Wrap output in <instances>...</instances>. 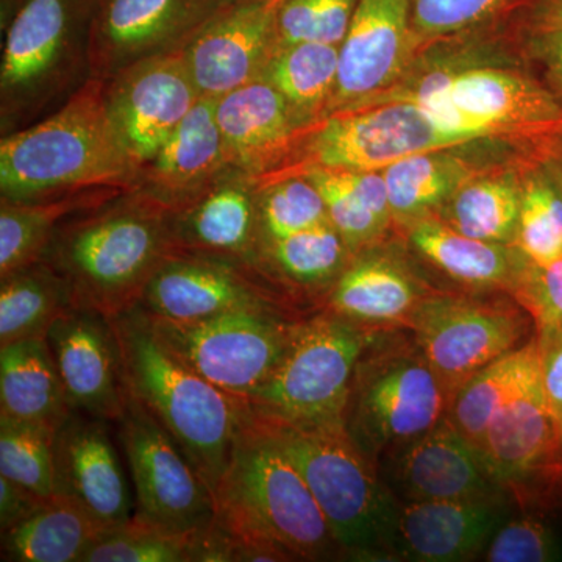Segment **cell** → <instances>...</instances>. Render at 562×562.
I'll return each mask as SVG.
<instances>
[{
	"mask_svg": "<svg viewBox=\"0 0 562 562\" xmlns=\"http://www.w3.org/2000/svg\"><path fill=\"white\" fill-rule=\"evenodd\" d=\"M105 81L91 77L49 116L0 143V195L38 202L88 190L133 191L139 169L106 110Z\"/></svg>",
	"mask_w": 562,
	"mask_h": 562,
	"instance_id": "cell-1",
	"label": "cell"
},
{
	"mask_svg": "<svg viewBox=\"0 0 562 562\" xmlns=\"http://www.w3.org/2000/svg\"><path fill=\"white\" fill-rule=\"evenodd\" d=\"M172 251L171 214L128 191L63 222L43 260L66 281L74 306L113 317L139 302Z\"/></svg>",
	"mask_w": 562,
	"mask_h": 562,
	"instance_id": "cell-2",
	"label": "cell"
},
{
	"mask_svg": "<svg viewBox=\"0 0 562 562\" xmlns=\"http://www.w3.org/2000/svg\"><path fill=\"white\" fill-rule=\"evenodd\" d=\"M110 321L127 391L179 443L214 495L246 419V403L192 371L162 342L138 305Z\"/></svg>",
	"mask_w": 562,
	"mask_h": 562,
	"instance_id": "cell-3",
	"label": "cell"
},
{
	"mask_svg": "<svg viewBox=\"0 0 562 562\" xmlns=\"http://www.w3.org/2000/svg\"><path fill=\"white\" fill-rule=\"evenodd\" d=\"M213 522L281 561L344 557L312 490L279 446L246 414L216 491Z\"/></svg>",
	"mask_w": 562,
	"mask_h": 562,
	"instance_id": "cell-4",
	"label": "cell"
},
{
	"mask_svg": "<svg viewBox=\"0 0 562 562\" xmlns=\"http://www.w3.org/2000/svg\"><path fill=\"white\" fill-rule=\"evenodd\" d=\"M2 133L49 116L91 79V35L101 0H3Z\"/></svg>",
	"mask_w": 562,
	"mask_h": 562,
	"instance_id": "cell-5",
	"label": "cell"
},
{
	"mask_svg": "<svg viewBox=\"0 0 562 562\" xmlns=\"http://www.w3.org/2000/svg\"><path fill=\"white\" fill-rule=\"evenodd\" d=\"M254 420L302 473L344 557L375 560L395 554L401 505L376 473L375 462L351 442L346 428Z\"/></svg>",
	"mask_w": 562,
	"mask_h": 562,
	"instance_id": "cell-6",
	"label": "cell"
},
{
	"mask_svg": "<svg viewBox=\"0 0 562 562\" xmlns=\"http://www.w3.org/2000/svg\"><path fill=\"white\" fill-rule=\"evenodd\" d=\"M371 328L325 310L301 319L277 368L247 398L254 419L301 428H344L355 369Z\"/></svg>",
	"mask_w": 562,
	"mask_h": 562,
	"instance_id": "cell-7",
	"label": "cell"
},
{
	"mask_svg": "<svg viewBox=\"0 0 562 562\" xmlns=\"http://www.w3.org/2000/svg\"><path fill=\"white\" fill-rule=\"evenodd\" d=\"M450 403L452 395L414 341L382 349L373 338L351 379L344 428L376 462L436 427Z\"/></svg>",
	"mask_w": 562,
	"mask_h": 562,
	"instance_id": "cell-8",
	"label": "cell"
},
{
	"mask_svg": "<svg viewBox=\"0 0 562 562\" xmlns=\"http://www.w3.org/2000/svg\"><path fill=\"white\" fill-rule=\"evenodd\" d=\"M476 139L482 138L417 103H372L335 111L310 125L290 165L271 181L314 168L382 171L403 158Z\"/></svg>",
	"mask_w": 562,
	"mask_h": 562,
	"instance_id": "cell-9",
	"label": "cell"
},
{
	"mask_svg": "<svg viewBox=\"0 0 562 562\" xmlns=\"http://www.w3.org/2000/svg\"><path fill=\"white\" fill-rule=\"evenodd\" d=\"M149 319L192 371L243 402L269 379L301 322L277 306L235 310L190 324Z\"/></svg>",
	"mask_w": 562,
	"mask_h": 562,
	"instance_id": "cell-10",
	"label": "cell"
},
{
	"mask_svg": "<svg viewBox=\"0 0 562 562\" xmlns=\"http://www.w3.org/2000/svg\"><path fill=\"white\" fill-rule=\"evenodd\" d=\"M532 325L519 302L428 294L406 327L453 398L476 372L530 342Z\"/></svg>",
	"mask_w": 562,
	"mask_h": 562,
	"instance_id": "cell-11",
	"label": "cell"
},
{
	"mask_svg": "<svg viewBox=\"0 0 562 562\" xmlns=\"http://www.w3.org/2000/svg\"><path fill=\"white\" fill-rule=\"evenodd\" d=\"M135 491V517L183 535H201L216 516L209 484L154 414L128 392L116 424Z\"/></svg>",
	"mask_w": 562,
	"mask_h": 562,
	"instance_id": "cell-12",
	"label": "cell"
},
{
	"mask_svg": "<svg viewBox=\"0 0 562 562\" xmlns=\"http://www.w3.org/2000/svg\"><path fill=\"white\" fill-rule=\"evenodd\" d=\"M387 101L417 103L483 139L543 131L561 120L549 92L519 74L495 68L436 70L412 88L387 91L355 109Z\"/></svg>",
	"mask_w": 562,
	"mask_h": 562,
	"instance_id": "cell-13",
	"label": "cell"
},
{
	"mask_svg": "<svg viewBox=\"0 0 562 562\" xmlns=\"http://www.w3.org/2000/svg\"><path fill=\"white\" fill-rule=\"evenodd\" d=\"M103 81L110 120L138 169L201 99L181 49L133 63Z\"/></svg>",
	"mask_w": 562,
	"mask_h": 562,
	"instance_id": "cell-14",
	"label": "cell"
},
{
	"mask_svg": "<svg viewBox=\"0 0 562 562\" xmlns=\"http://www.w3.org/2000/svg\"><path fill=\"white\" fill-rule=\"evenodd\" d=\"M244 262L173 250L144 288L136 305L151 319L190 324L243 308L277 306L279 295Z\"/></svg>",
	"mask_w": 562,
	"mask_h": 562,
	"instance_id": "cell-15",
	"label": "cell"
},
{
	"mask_svg": "<svg viewBox=\"0 0 562 562\" xmlns=\"http://www.w3.org/2000/svg\"><path fill=\"white\" fill-rule=\"evenodd\" d=\"M217 0H101L91 35V76L179 50L217 13Z\"/></svg>",
	"mask_w": 562,
	"mask_h": 562,
	"instance_id": "cell-16",
	"label": "cell"
},
{
	"mask_svg": "<svg viewBox=\"0 0 562 562\" xmlns=\"http://www.w3.org/2000/svg\"><path fill=\"white\" fill-rule=\"evenodd\" d=\"M280 0L222 7L181 47L201 98L216 99L261 79L279 46Z\"/></svg>",
	"mask_w": 562,
	"mask_h": 562,
	"instance_id": "cell-17",
	"label": "cell"
},
{
	"mask_svg": "<svg viewBox=\"0 0 562 562\" xmlns=\"http://www.w3.org/2000/svg\"><path fill=\"white\" fill-rule=\"evenodd\" d=\"M76 412L116 424L127 386L122 372L120 342L110 317L81 306H69L46 335Z\"/></svg>",
	"mask_w": 562,
	"mask_h": 562,
	"instance_id": "cell-18",
	"label": "cell"
},
{
	"mask_svg": "<svg viewBox=\"0 0 562 562\" xmlns=\"http://www.w3.org/2000/svg\"><path fill=\"white\" fill-rule=\"evenodd\" d=\"M214 114L233 171L255 187L283 171L310 125L268 81L258 79L214 101Z\"/></svg>",
	"mask_w": 562,
	"mask_h": 562,
	"instance_id": "cell-19",
	"label": "cell"
},
{
	"mask_svg": "<svg viewBox=\"0 0 562 562\" xmlns=\"http://www.w3.org/2000/svg\"><path fill=\"white\" fill-rule=\"evenodd\" d=\"M110 424L74 412L61 425L55 436V495L79 503L114 530L135 516V498Z\"/></svg>",
	"mask_w": 562,
	"mask_h": 562,
	"instance_id": "cell-20",
	"label": "cell"
},
{
	"mask_svg": "<svg viewBox=\"0 0 562 562\" xmlns=\"http://www.w3.org/2000/svg\"><path fill=\"white\" fill-rule=\"evenodd\" d=\"M391 479L405 502L468 501L506 494L476 443L449 417L390 454Z\"/></svg>",
	"mask_w": 562,
	"mask_h": 562,
	"instance_id": "cell-21",
	"label": "cell"
},
{
	"mask_svg": "<svg viewBox=\"0 0 562 562\" xmlns=\"http://www.w3.org/2000/svg\"><path fill=\"white\" fill-rule=\"evenodd\" d=\"M412 14L413 0H358L339 47L338 83L328 114L361 105L394 83L413 38Z\"/></svg>",
	"mask_w": 562,
	"mask_h": 562,
	"instance_id": "cell-22",
	"label": "cell"
},
{
	"mask_svg": "<svg viewBox=\"0 0 562 562\" xmlns=\"http://www.w3.org/2000/svg\"><path fill=\"white\" fill-rule=\"evenodd\" d=\"M233 171L214 114V99L201 98L177 131L139 169L136 192L179 213Z\"/></svg>",
	"mask_w": 562,
	"mask_h": 562,
	"instance_id": "cell-23",
	"label": "cell"
},
{
	"mask_svg": "<svg viewBox=\"0 0 562 562\" xmlns=\"http://www.w3.org/2000/svg\"><path fill=\"white\" fill-rule=\"evenodd\" d=\"M506 517V495L403 502L395 524L394 553L422 562L471 560L487 549Z\"/></svg>",
	"mask_w": 562,
	"mask_h": 562,
	"instance_id": "cell-24",
	"label": "cell"
},
{
	"mask_svg": "<svg viewBox=\"0 0 562 562\" xmlns=\"http://www.w3.org/2000/svg\"><path fill=\"white\" fill-rule=\"evenodd\" d=\"M561 428L543 391L541 369L505 403L484 432L480 449L506 487L561 468Z\"/></svg>",
	"mask_w": 562,
	"mask_h": 562,
	"instance_id": "cell-25",
	"label": "cell"
},
{
	"mask_svg": "<svg viewBox=\"0 0 562 562\" xmlns=\"http://www.w3.org/2000/svg\"><path fill=\"white\" fill-rule=\"evenodd\" d=\"M171 233L173 250L227 258L257 269V187L243 173H228L198 201L171 214Z\"/></svg>",
	"mask_w": 562,
	"mask_h": 562,
	"instance_id": "cell-26",
	"label": "cell"
},
{
	"mask_svg": "<svg viewBox=\"0 0 562 562\" xmlns=\"http://www.w3.org/2000/svg\"><path fill=\"white\" fill-rule=\"evenodd\" d=\"M427 295L403 262L369 247L355 254L331 284L327 310L372 330L408 325Z\"/></svg>",
	"mask_w": 562,
	"mask_h": 562,
	"instance_id": "cell-27",
	"label": "cell"
},
{
	"mask_svg": "<svg viewBox=\"0 0 562 562\" xmlns=\"http://www.w3.org/2000/svg\"><path fill=\"white\" fill-rule=\"evenodd\" d=\"M74 412L46 336L0 346V414L57 432Z\"/></svg>",
	"mask_w": 562,
	"mask_h": 562,
	"instance_id": "cell-28",
	"label": "cell"
},
{
	"mask_svg": "<svg viewBox=\"0 0 562 562\" xmlns=\"http://www.w3.org/2000/svg\"><path fill=\"white\" fill-rule=\"evenodd\" d=\"M110 531L79 503L54 495L24 522L2 532V561L81 562Z\"/></svg>",
	"mask_w": 562,
	"mask_h": 562,
	"instance_id": "cell-29",
	"label": "cell"
},
{
	"mask_svg": "<svg viewBox=\"0 0 562 562\" xmlns=\"http://www.w3.org/2000/svg\"><path fill=\"white\" fill-rule=\"evenodd\" d=\"M413 249L447 277L475 288H514L520 266L505 244L487 243L454 231L441 217L408 225Z\"/></svg>",
	"mask_w": 562,
	"mask_h": 562,
	"instance_id": "cell-30",
	"label": "cell"
},
{
	"mask_svg": "<svg viewBox=\"0 0 562 562\" xmlns=\"http://www.w3.org/2000/svg\"><path fill=\"white\" fill-rule=\"evenodd\" d=\"M124 192L88 190L38 202L0 199V277L43 260L63 222Z\"/></svg>",
	"mask_w": 562,
	"mask_h": 562,
	"instance_id": "cell-31",
	"label": "cell"
},
{
	"mask_svg": "<svg viewBox=\"0 0 562 562\" xmlns=\"http://www.w3.org/2000/svg\"><path fill=\"white\" fill-rule=\"evenodd\" d=\"M339 47L305 41L279 44L261 79L286 99L299 121L305 125L327 116L339 72Z\"/></svg>",
	"mask_w": 562,
	"mask_h": 562,
	"instance_id": "cell-32",
	"label": "cell"
},
{
	"mask_svg": "<svg viewBox=\"0 0 562 562\" xmlns=\"http://www.w3.org/2000/svg\"><path fill=\"white\" fill-rule=\"evenodd\" d=\"M541 369L538 336L520 349L498 358L454 392L447 417L480 447L495 413L512 401Z\"/></svg>",
	"mask_w": 562,
	"mask_h": 562,
	"instance_id": "cell-33",
	"label": "cell"
},
{
	"mask_svg": "<svg viewBox=\"0 0 562 562\" xmlns=\"http://www.w3.org/2000/svg\"><path fill=\"white\" fill-rule=\"evenodd\" d=\"M0 279V346L46 336L52 324L72 306L68 284L47 261Z\"/></svg>",
	"mask_w": 562,
	"mask_h": 562,
	"instance_id": "cell-34",
	"label": "cell"
},
{
	"mask_svg": "<svg viewBox=\"0 0 562 562\" xmlns=\"http://www.w3.org/2000/svg\"><path fill=\"white\" fill-rule=\"evenodd\" d=\"M449 150L413 155L382 169L392 220L408 227L430 216L432 210L442 206L454 191L471 180V169Z\"/></svg>",
	"mask_w": 562,
	"mask_h": 562,
	"instance_id": "cell-35",
	"label": "cell"
},
{
	"mask_svg": "<svg viewBox=\"0 0 562 562\" xmlns=\"http://www.w3.org/2000/svg\"><path fill=\"white\" fill-rule=\"evenodd\" d=\"M353 257L349 246L330 221L265 244L258 249L257 269L265 277L302 288H331Z\"/></svg>",
	"mask_w": 562,
	"mask_h": 562,
	"instance_id": "cell-36",
	"label": "cell"
},
{
	"mask_svg": "<svg viewBox=\"0 0 562 562\" xmlns=\"http://www.w3.org/2000/svg\"><path fill=\"white\" fill-rule=\"evenodd\" d=\"M522 191L512 179L469 180L442 205L441 220L471 238L514 244Z\"/></svg>",
	"mask_w": 562,
	"mask_h": 562,
	"instance_id": "cell-37",
	"label": "cell"
},
{
	"mask_svg": "<svg viewBox=\"0 0 562 562\" xmlns=\"http://www.w3.org/2000/svg\"><path fill=\"white\" fill-rule=\"evenodd\" d=\"M257 205L258 249L328 221L324 198L305 176L283 177L257 187Z\"/></svg>",
	"mask_w": 562,
	"mask_h": 562,
	"instance_id": "cell-38",
	"label": "cell"
},
{
	"mask_svg": "<svg viewBox=\"0 0 562 562\" xmlns=\"http://www.w3.org/2000/svg\"><path fill=\"white\" fill-rule=\"evenodd\" d=\"M55 436L43 425L0 414V475L43 497H54Z\"/></svg>",
	"mask_w": 562,
	"mask_h": 562,
	"instance_id": "cell-39",
	"label": "cell"
},
{
	"mask_svg": "<svg viewBox=\"0 0 562 562\" xmlns=\"http://www.w3.org/2000/svg\"><path fill=\"white\" fill-rule=\"evenodd\" d=\"M199 536L165 530L133 516L99 539L81 562H195Z\"/></svg>",
	"mask_w": 562,
	"mask_h": 562,
	"instance_id": "cell-40",
	"label": "cell"
},
{
	"mask_svg": "<svg viewBox=\"0 0 562 562\" xmlns=\"http://www.w3.org/2000/svg\"><path fill=\"white\" fill-rule=\"evenodd\" d=\"M517 251L531 265H547L562 255V192L547 181H530L520 199Z\"/></svg>",
	"mask_w": 562,
	"mask_h": 562,
	"instance_id": "cell-41",
	"label": "cell"
},
{
	"mask_svg": "<svg viewBox=\"0 0 562 562\" xmlns=\"http://www.w3.org/2000/svg\"><path fill=\"white\" fill-rule=\"evenodd\" d=\"M313 181L327 206L328 221L347 243L351 254L369 249L382 238L384 225L351 190L338 169L314 168L301 173Z\"/></svg>",
	"mask_w": 562,
	"mask_h": 562,
	"instance_id": "cell-42",
	"label": "cell"
},
{
	"mask_svg": "<svg viewBox=\"0 0 562 562\" xmlns=\"http://www.w3.org/2000/svg\"><path fill=\"white\" fill-rule=\"evenodd\" d=\"M357 5L358 0H280L279 44L316 41L341 46Z\"/></svg>",
	"mask_w": 562,
	"mask_h": 562,
	"instance_id": "cell-43",
	"label": "cell"
},
{
	"mask_svg": "<svg viewBox=\"0 0 562 562\" xmlns=\"http://www.w3.org/2000/svg\"><path fill=\"white\" fill-rule=\"evenodd\" d=\"M513 291L538 333L562 328V255L542 266L525 260Z\"/></svg>",
	"mask_w": 562,
	"mask_h": 562,
	"instance_id": "cell-44",
	"label": "cell"
},
{
	"mask_svg": "<svg viewBox=\"0 0 562 562\" xmlns=\"http://www.w3.org/2000/svg\"><path fill=\"white\" fill-rule=\"evenodd\" d=\"M513 0H413L412 27L419 38H439L472 27Z\"/></svg>",
	"mask_w": 562,
	"mask_h": 562,
	"instance_id": "cell-45",
	"label": "cell"
},
{
	"mask_svg": "<svg viewBox=\"0 0 562 562\" xmlns=\"http://www.w3.org/2000/svg\"><path fill=\"white\" fill-rule=\"evenodd\" d=\"M560 558L553 532L532 517L506 520L487 546L490 562H546Z\"/></svg>",
	"mask_w": 562,
	"mask_h": 562,
	"instance_id": "cell-46",
	"label": "cell"
},
{
	"mask_svg": "<svg viewBox=\"0 0 562 562\" xmlns=\"http://www.w3.org/2000/svg\"><path fill=\"white\" fill-rule=\"evenodd\" d=\"M538 344L543 391L562 428V328L538 333Z\"/></svg>",
	"mask_w": 562,
	"mask_h": 562,
	"instance_id": "cell-47",
	"label": "cell"
},
{
	"mask_svg": "<svg viewBox=\"0 0 562 562\" xmlns=\"http://www.w3.org/2000/svg\"><path fill=\"white\" fill-rule=\"evenodd\" d=\"M46 498L49 497H43L0 475V530L5 532L24 522Z\"/></svg>",
	"mask_w": 562,
	"mask_h": 562,
	"instance_id": "cell-48",
	"label": "cell"
},
{
	"mask_svg": "<svg viewBox=\"0 0 562 562\" xmlns=\"http://www.w3.org/2000/svg\"><path fill=\"white\" fill-rule=\"evenodd\" d=\"M222 7L243 5V3L257 2V0H217Z\"/></svg>",
	"mask_w": 562,
	"mask_h": 562,
	"instance_id": "cell-49",
	"label": "cell"
},
{
	"mask_svg": "<svg viewBox=\"0 0 562 562\" xmlns=\"http://www.w3.org/2000/svg\"><path fill=\"white\" fill-rule=\"evenodd\" d=\"M561 22V32H560V55H561V61H562V21Z\"/></svg>",
	"mask_w": 562,
	"mask_h": 562,
	"instance_id": "cell-50",
	"label": "cell"
},
{
	"mask_svg": "<svg viewBox=\"0 0 562 562\" xmlns=\"http://www.w3.org/2000/svg\"><path fill=\"white\" fill-rule=\"evenodd\" d=\"M560 462L562 468V428H561V443H560Z\"/></svg>",
	"mask_w": 562,
	"mask_h": 562,
	"instance_id": "cell-51",
	"label": "cell"
},
{
	"mask_svg": "<svg viewBox=\"0 0 562 562\" xmlns=\"http://www.w3.org/2000/svg\"><path fill=\"white\" fill-rule=\"evenodd\" d=\"M558 13H560V21H562V0H560V9H558Z\"/></svg>",
	"mask_w": 562,
	"mask_h": 562,
	"instance_id": "cell-52",
	"label": "cell"
}]
</instances>
